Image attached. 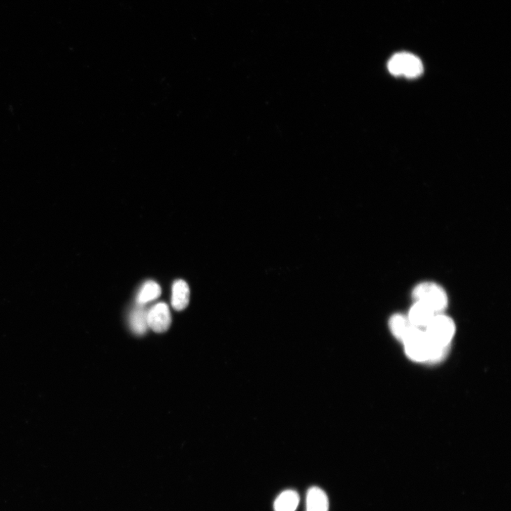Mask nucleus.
<instances>
[{
  "instance_id": "obj_5",
  "label": "nucleus",
  "mask_w": 511,
  "mask_h": 511,
  "mask_svg": "<svg viewBox=\"0 0 511 511\" xmlns=\"http://www.w3.org/2000/svg\"><path fill=\"white\" fill-rule=\"evenodd\" d=\"M148 325L156 333L167 331L171 323V315L168 306L164 303L155 305L148 311Z\"/></svg>"
},
{
  "instance_id": "obj_3",
  "label": "nucleus",
  "mask_w": 511,
  "mask_h": 511,
  "mask_svg": "<svg viewBox=\"0 0 511 511\" xmlns=\"http://www.w3.org/2000/svg\"><path fill=\"white\" fill-rule=\"evenodd\" d=\"M426 329V334L433 345L449 347L455 333V324L450 317L441 313L437 314Z\"/></svg>"
},
{
  "instance_id": "obj_7",
  "label": "nucleus",
  "mask_w": 511,
  "mask_h": 511,
  "mask_svg": "<svg viewBox=\"0 0 511 511\" xmlns=\"http://www.w3.org/2000/svg\"><path fill=\"white\" fill-rule=\"evenodd\" d=\"M190 301V289L183 280L176 281L172 288L171 304L174 310L181 311L187 308Z\"/></svg>"
},
{
  "instance_id": "obj_1",
  "label": "nucleus",
  "mask_w": 511,
  "mask_h": 511,
  "mask_svg": "<svg viewBox=\"0 0 511 511\" xmlns=\"http://www.w3.org/2000/svg\"><path fill=\"white\" fill-rule=\"evenodd\" d=\"M402 342L408 357L417 362H439L445 357L449 349L433 345L426 332L414 326L409 330Z\"/></svg>"
},
{
  "instance_id": "obj_2",
  "label": "nucleus",
  "mask_w": 511,
  "mask_h": 511,
  "mask_svg": "<svg viewBox=\"0 0 511 511\" xmlns=\"http://www.w3.org/2000/svg\"><path fill=\"white\" fill-rule=\"evenodd\" d=\"M412 297L415 301L422 302L430 307L436 314L443 312L448 305V298L445 290L432 282L417 285L412 291Z\"/></svg>"
},
{
  "instance_id": "obj_9",
  "label": "nucleus",
  "mask_w": 511,
  "mask_h": 511,
  "mask_svg": "<svg viewBox=\"0 0 511 511\" xmlns=\"http://www.w3.org/2000/svg\"><path fill=\"white\" fill-rule=\"evenodd\" d=\"M148 311L143 306L139 305L134 308L130 315V326L132 331L138 336L144 335L149 329Z\"/></svg>"
},
{
  "instance_id": "obj_6",
  "label": "nucleus",
  "mask_w": 511,
  "mask_h": 511,
  "mask_svg": "<svg viewBox=\"0 0 511 511\" xmlns=\"http://www.w3.org/2000/svg\"><path fill=\"white\" fill-rule=\"evenodd\" d=\"M436 315L437 314L426 304L415 301L410 309L408 318L414 327L426 328Z\"/></svg>"
},
{
  "instance_id": "obj_4",
  "label": "nucleus",
  "mask_w": 511,
  "mask_h": 511,
  "mask_svg": "<svg viewBox=\"0 0 511 511\" xmlns=\"http://www.w3.org/2000/svg\"><path fill=\"white\" fill-rule=\"evenodd\" d=\"M388 69L394 75L415 78L423 73L424 65L422 60L416 56L401 52L391 57L388 64Z\"/></svg>"
},
{
  "instance_id": "obj_8",
  "label": "nucleus",
  "mask_w": 511,
  "mask_h": 511,
  "mask_svg": "<svg viewBox=\"0 0 511 511\" xmlns=\"http://www.w3.org/2000/svg\"><path fill=\"white\" fill-rule=\"evenodd\" d=\"M329 500L325 492L318 487L310 488L306 496L305 511H329Z\"/></svg>"
},
{
  "instance_id": "obj_11",
  "label": "nucleus",
  "mask_w": 511,
  "mask_h": 511,
  "mask_svg": "<svg viewBox=\"0 0 511 511\" xmlns=\"http://www.w3.org/2000/svg\"><path fill=\"white\" fill-rule=\"evenodd\" d=\"M413 326L408 317L401 314L394 315L389 321V327L393 335L402 341L409 330Z\"/></svg>"
},
{
  "instance_id": "obj_10",
  "label": "nucleus",
  "mask_w": 511,
  "mask_h": 511,
  "mask_svg": "<svg viewBox=\"0 0 511 511\" xmlns=\"http://www.w3.org/2000/svg\"><path fill=\"white\" fill-rule=\"evenodd\" d=\"M300 502L298 494L294 490H286L274 502L275 511H296Z\"/></svg>"
},
{
  "instance_id": "obj_12",
  "label": "nucleus",
  "mask_w": 511,
  "mask_h": 511,
  "mask_svg": "<svg viewBox=\"0 0 511 511\" xmlns=\"http://www.w3.org/2000/svg\"><path fill=\"white\" fill-rule=\"evenodd\" d=\"M161 289L159 285L152 281L147 282L142 288L137 296V303L144 305L159 298Z\"/></svg>"
}]
</instances>
